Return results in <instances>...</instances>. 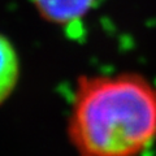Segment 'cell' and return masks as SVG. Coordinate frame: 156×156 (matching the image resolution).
<instances>
[{
	"instance_id": "3957f363",
	"label": "cell",
	"mask_w": 156,
	"mask_h": 156,
	"mask_svg": "<svg viewBox=\"0 0 156 156\" xmlns=\"http://www.w3.org/2000/svg\"><path fill=\"white\" fill-rule=\"evenodd\" d=\"M20 78V60L11 41L0 34V104L13 92Z\"/></svg>"
},
{
	"instance_id": "6da1fadb",
	"label": "cell",
	"mask_w": 156,
	"mask_h": 156,
	"mask_svg": "<svg viewBox=\"0 0 156 156\" xmlns=\"http://www.w3.org/2000/svg\"><path fill=\"white\" fill-rule=\"evenodd\" d=\"M78 156H139L156 140V86L142 74L85 76L68 122Z\"/></svg>"
},
{
	"instance_id": "7a4b0ae2",
	"label": "cell",
	"mask_w": 156,
	"mask_h": 156,
	"mask_svg": "<svg viewBox=\"0 0 156 156\" xmlns=\"http://www.w3.org/2000/svg\"><path fill=\"white\" fill-rule=\"evenodd\" d=\"M100 0H31L41 17L51 23L73 27Z\"/></svg>"
}]
</instances>
